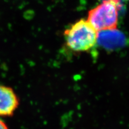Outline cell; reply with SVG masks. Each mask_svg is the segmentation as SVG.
<instances>
[{
    "mask_svg": "<svg viewBox=\"0 0 129 129\" xmlns=\"http://www.w3.org/2000/svg\"><path fill=\"white\" fill-rule=\"evenodd\" d=\"M0 129H8L6 123L0 119Z\"/></svg>",
    "mask_w": 129,
    "mask_h": 129,
    "instance_id": "cell-5",
    "label": "cell"
},
{
    "mask_svg": "<svg viewBox=\"0 0 129 129\" xmlns=\"http://www.w3.org/2000/svg\"><path fill=\"white\" fill-rule=\"evenodd\" d=\"M63 35L66 45L73 52L88 51L97 44L98 31L84 19L72 24L64 30Z\"/></svg>",
    "mask_w": 129,
    "mask_h": 129,
    "instance_id": "cell-1",
    "label": "cell"
},
{
    "mask_svg": "<svg viewBox=\"0 0 129 129\" xmlns=\"http://www.w3.org/2000/svg\"><path fill=\"white\" fill-rule=\"evenodd\" d=\"M97 43L108 51L117 50L126 45V38L122 31L116 29L98 32Z\"/></svg>",
    "mask_w": 129,
    "mask_h": 129,
    "instance_id": "cell-3",
    "label": "cell"
},
{
    "mask_svg": "<svg viewBox=\"0 0 129 129\" xmlns=\"http://www.w3.org/2000/svg\"><path fill=\"white\" fill-rule=\"evenodd\" d=\"M120 0H103L88 13L87 21L97 31L116 29Z\"/></svg>",
    "mask_w": 129,
    "mask_h": 129,
    "instance_id": "cell-2",
    "label": "cell"
},
{
    "mask_svg": "<svg viewBox=\"0 0 129 129\" xmlns=\"http://www.w3.org/2000/svg\"><path fill=\"white\" fill-rule=\"evenodd\" d=\"M19 104V99L13 89L0 85V116H13Z\"/></svg>",
    "mask_w": 129,
    "mask_h": 129,
    "instance_id": "cell-4",
    "label": "cell"
}]
</instances>
